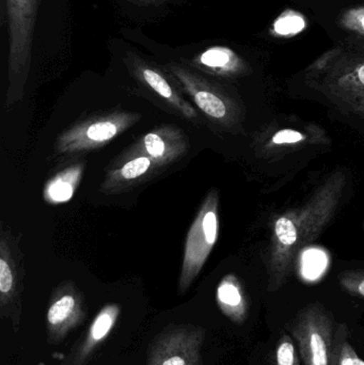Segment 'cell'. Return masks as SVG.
Masks as SVG:
<instances>
[{
  "instance_id": "1",
  "label": "cell",
  "mask_w": 364,
  "mask_h": 365,
  "mask_svg": "<svg viewBox=\"0 0 364 365\" xmlns=\"http://www.w3.org/2000/svg\"><path fill=\"white\" fill-rule=\"evenodd\" d=\"M344 178L336 175L320 187L301 210L278 218L274 227L269 259V291H278L288 278L297 253L320 235L337 210Z\"/></svg>"
},
{
  "instance_id": "2",
  "label": "cell",
  "mask_w": 364,
  "mask_h": 365,
  "mask_svg": "<svg viewBox=\"0 0 364 365\" xmlns=\"http://www.w3.org/2000/svg\"><path fill=\"white\" fill-rule=\"evenodd\" d=\"M308 74L331 101L364 115V46L339 45L318 58Z\"/></svg>"
},
{
  "instance_id": "3",
  "label": "cell",
  "mask_w": 364,
  "mask_h": 365,
  "mask_svg": "<svg viewBox=\"0 0 364 365\" xmlns=\"http://www.w3.org/2000/svg\"><path fill=\"white\" fill-rule=\"evenodd\" d=\"M9 32V81L6 105L21 98L31 58L34 26L41 0H6Z\"/></svg>"
},
{
  "instance_id": "4",
  "label": "cell",
  "mask_w": 364,
  "mask_h": 365,
  "mask_svg": "<svg viewBox=\"0 0 364 365\" xmlns=\"http://www.w3.org/2000/svg\"><path fill=\"white\" fill-rule=\"evenodd\" d=\"M141 119L140 113L125 110L104 111L73 124L57 138L58 156L78 155L100 149L117 139Z\"/></svg>"
},
{
  "instance_id": "5",
  "label": "cell",
  "mask_w": 364,
  "mask_h": 365,
  "mask_svg": "<svg viewBox=\"0 0 364 365\" xmlns=\"http://www.w3.org/2000/svg\"><path fill=\"white\" fill-rule=\"evenodd\" d=\"M219 195L209 191L190 225L184 247L183 264L180 272L177 291L184 295L198 278L217 242L219 232Z\"/></svg>"
},
{
  "instance_id": "6",
  "label": "cell",
  "mask_w": 364,
  "mask_h": 365,
  "mask_svg": "<svg viewBox=\"0 0 364 365\" xmlns=\"http://www.w3.org/2000/svg\"><path fill=\"white\" fill-rule=\"evenodd\" d=\"M165 71L209 121L227 128L236 123L239 106L219 83L182 63L169 62Z\"/></svg>"
},
{
  "instance_id": "7",
  "label": "cell",
  "mask_w": 364,
  "mask_h": 365,
  "mask_svg": "<svg viewBox=\"0 0 364 365\" xmlns=\"http://www.w3.org/2000/svg\"><path fill=\"white\" fill-rule=\"evenodd\" d=\"M288 327L305 365H333L335 321L324 306L305 307Z\"/></svg>"
},
{
  "instance_id": "8",
  "label": "cell",
  "mask_w": 364,
  "mask_h": 365,
  "mask_svg": "<svg viewBox=\"0 0 364 365\" xmlns=\"http://www.w3.org/2000/svg\"><path fill=\"white\" fill-rule=\"evenodd\" d=\"M205 336L207 331L200 326H168L149 345L147 365H203Z\"/></svg>"
},
{
  "instance_id": "9",
  "label": "cell",
  "mask_w": 364,
  "mask_h": 365,
  "mask_svg": "<svg viewBox=\"0 0 364 365\" xmlns=\"http://www.w3.org/2000/svg\"><path fill=\"white\" fill-rule=\"evenodd\" d=\"M88 317L85 295L72 281L60 283L49 298L46 312L47 342L59 345L83 325Z\"/></svg>"
},
{
  "instance_id": "10",
  "label": "cell",
  "mask_w": 364,
  "mask_h": 365,
  "mask_svg": "<svg viewBox=\"0 0 364 365\" xmlns=\"http://www.w3.org/2000/svg\"><path fill=\"white\" fill-rule=\"evenodd\" d=\"M16 249L12 236L2 230L0 238V317L10 322L15 334L21 328V293L25 277L21 255L14 252Z\"/></svg>"
},
{
  "instance_id": "11",
  "label": "cell",
  "mask_w": 364,
  "mask_h": 365,
  "mask_svg": "<svg viewBox=\"0 0 364 365\" xmlns=\"http://www.w3.org/2000/svg\"><path fill=\"white\" fill-rule=\"evenodd\" d=\"M128 68L135 78L150 91L153 92L173 113L192 122L199 121L196 109L183 98L177 86L156 66L147 63L135 53H128Z\"/></svg>"
},
{
  "instance_id": "12",
  "label": "cell",
  "mask_w": 364,
  "mask_h": 365,
  "mask_svg": "<svg viewBox=\"0 0 364 365\" xmlns=\"http://www.w3.org/2000/svg\"><path fill=\"white\" fill-rule=\"evenodd\" d=\"M189 147V138L183 130L175 125H162L150 130L125 152L145 154L164 169L183 158Z\"/></svg>"
},
{
  "instance_id": "13",
  "label": "cell",
  "mask_w": 364,
  "mask_h": 365,
  "mask_svg": "<svg viewBox=\"0 0 364 365\" xmlns=\"http://www.w3.org/2000/svg\"><path fill=\"white\" fill-rule=\"evenodd\" d=\"M119 304H107L98 311L87 331L75 343L60 365H87L113 334L121 317Z\"/></svg>"
},
{
  "instance_id": "14",
  "label": "cell",
  "mask_w": 364,
  "mask_h": 365,
  "mask_svg": "<svg viewBox=\"0 0 364 365\" xmlns=\"http://www.w3.org/2000/svg\"><path fill=\"white\" fill-rule=\"evenodd\" d=\"M162 170L160 165L145 154L124 152L110 166L102 184L105 193H115L145 182Z\"/></svg>"
},
{
  "instance_id": "15",
  "label": "cell",
  "mask_w": 364,
  "mask_h": 365,
  "mask_svg": "<svg viewBox=\"0 0 364 365\" xmlns=\"http://www.w3.org/2000/svg\"><path fill=\"white\" fill-rule=\"evenodd\" d=\"M192 66L207 74L220 77H239L248 70L245 60L233 49L224 46L207 48L192 59Z\"/></svg>"
},
{
  "instance_id": "16",
  "label": "cell",
  "mask_w": 364,
  "mask_h": 365,
  "mask_svg": "<svg viewBox=\"0 0 364 365\" xmlns=\"http://www.w3.org/2000/svg\"><path fill=\"white\" fill-rule=\"evenodd\" d=\"M216 302L222 314L236 325L245 323L249 304L241 283L234 274L224 277L217 287Z\"/></svg>"
},
{
  "instance_id": "17",
  "label": "cell",
  "mask_w": 364,
  "mask_h": 365,
  "mask_svg": "<svg viewBox=\"0 0 364 365\" xmlns=\"http://www.w3.org/2000/svg\"><path fill=\"white\" fill-rule=\"evenodd\" d=\"M85 164L76 163L66 167L47 181L43 197L49 204H62L71 201L80 184Z\"/></svg>"
},
{
  "instance_id": "18",
  "label": "cell",
  "mask_w": 364,
  "mask_h": 365,
  "mask_svg": "<svg viewBox=\"0 0 364 365\" xmlns=\"http://www.w3.org/2000/svg\"><path fill=\"white\" fill-rule=\"evenodd\" d=\"M333 365H364V360L359 357L348 340V328L344 324L336 330Z\"/></svg>"
},
{
  "instance_id": "19",
  "label": "cell",
  "mask_w": 364,
  "mask_h": 365,
  "mask_svg": "<svg viewBox=\"0 0 364 365\" xmlns=\"http://www.w3.org/2000/svg\"><path fill=\"white\" fill-rule=\"evenodd\" d=\"M276 365H301L293 336L281 334L275 349Z\"/></svg>"
},
{
  "instance_id": "20",
  "label": "cell",
  "mask_w": 364,
  "mask_h": 365,
  "mask_svg": "<svg viewBox=\"0 0 364 365\" xmlns=\"http://www.w3.org/2000/svg\"><path fill=\"white\" fill-rule=\"evenodd\" d=\"M327 266V257L323 251L313 249L303 255V272L307 278H318Z\"/></svg>"
},
{
  "instance_id": "21",
  "label": "cell",
  "mask_w": 364,
  "mask_h": 365,
  "mask_svg": "<svg viewBox=\"0 0 364 365\" xmlns=\"http://www.w3.org/2000/svg\"><path fill=\"white\" fill-rule=\"evenodd\" d=\"M339 25L344 30L364 36V6L346 10L340 17Z\"/></svg>"
},
{
  "instance_id": "22",
  "label": "cell",
  "mask_w": 364,
  "mask_h": 365,
  "mask_svg": "<svg viewBox=\"0 0 364 365\" xmlns=\"http://www.w3.org/2000/svg\"><path fill=\"white\" fill-rule=\"evenodd\" d=\"M340 283L346 292L364 299V272H344L340 277Z\"/></svg>"
},
{
  "instance_id": "23",
  "label": "cell",
  "mask_w": 364,
  "mask_h": 365,
  "mask_svg": "<svg viewBox=\"0 0 364 365\" xmlns=\"http://www.w3.org/2000/svg\"><path fill=\"white\" fill-rule=\"evenodd\" d=\"M305 139L301 133L293 130H284L278 132L273 137V143L275 145H292V143H301Z\"/></svg>"
},
{
  "instance_id": "24",
  "label": "cell",
  "mask_w": 364,
  "mask_h": 365,
  "mask_svg": "<svg viewBox=\"0 0 364 365\" xmlns=\"http://www.w3.org/2000/svg\"><path fill=\"white\" fill-rule=\"evenodd\" d=\"M134 1L140 4H156V2L166 1V0H134Z\"/></svg>"
}]
</instances>
